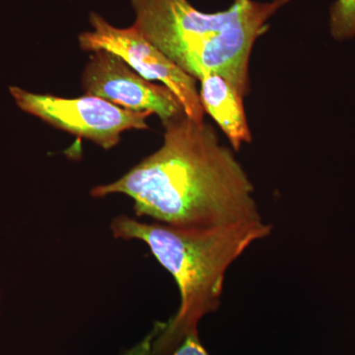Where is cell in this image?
<instances>
[{"label":"cell","mask_w":355,"mask_h":355,"mask_svg":"<svg viewBox=\"0 0 355 355\" xmlns=\"http://www.w3.org/2000/svg\"><path fill=\"white\" fill-rule=\"evenodd\" d=\"M133 27L195 79L216 74L243 98L249 93V64L268 19L291 0H235L230 8L205 13L188 0H130Z\"/></svg>","instance_id":"obj_3"},{"label":"cell","mask_w":355,"mask_h":355,"mask_svg":"<svg viewBox=\"0 0 355 355\" xmlns=\"http://www.w3.org/2000/svg\"><path fill=\"white\" fill-rule=\"evenodd\" d=\"M200 103L225 133L235 150L252 141L241 95L223 77L209 74L200 79Z\"/></svg>","instance_id":"obj_7"},{"label":"cell","mask_w":355,"mask_h":355,"mask_svg":"<svg viewBox=\"0 0 355 355\" xmlns=\"http://www.w3.org/2000/svg\"><path fill=\"white\" fill-rule=\"evenodd\" d=\"M331 34L338 41L355 37V0H336L330 11Z\"/></svg>","instance_id":"obj_8"},{"label":"cell","mask_w":355,"mask_h":355,"mask_svg":"<svg viewBox=\"0 0 355 355\" xmlns=\"http://www.w3.org/2000/svg\"><path fill=\"white\" fill-rule=\"evenodd\" d=\"M92 31L79 36L84 51L105 50L116 53L147 80L160 81L181 103L187 116L203 123L205 110L193 76L180 69L137 28H118L97 13H91Z\"/></svg>","instance_id":"obj_5"},{"label":"cell","mask_w":355,"mask_h":355,"mask_svg":"<svg viewBox=\"0 0 355 355\" xmlns=\"http://www.w3.org/2000/svg\"><path fill=\"white\" fill-rule=\"evenodd\" d=\"M116 239L139 240L176 280L179 309L159 322L153 355H171L200 320L218 309L229 266L248 248L270 235L263 220L212 228H180L159 222H142L118 216L110 223Z\"/></svg>","instance_id":"obj_2"},{"label":"cell","mask_w":355,"mask_h":355,"mask_svg":"<svg viewBox=\"0 0 355 355\" xmlns=\"http://www.w3.org/2000/svg\"><path fill=\"white\" fill-rule=\"evenodd\" d=\"M164 142L113 183L90 191L133 200L137 217L180 228H212L263 220L254 186L209 123L180 116L164 123Z\"/></svg>","instance_id":"obj_1"},{"label":"cell","mask_w":355,"mask_h":355,"mask_svg":"<svg viewBox=\"0 0 355 355\" xmlns=\"http://www.w3.org/2000/svg\"><path fill=\"white\" fill-rule=\"evenodd\" d=\"M81 83L86 95L132 111L151 112L157 114L163 125L186 114L169 88L151 83L112 51H93Z\"/></svg>","instance_id":"obj_6"},{"label":"cell","mask_w":355,"mask_h":355,"mask_svg":"<svg viewBox=\"0 0 355 355\" xmlns=\"http://www.w3.org/2000/svg\"><path fill=\"white\" fill-rule=\"evenodd\" d=\"M159 330L158 322L154 324L153 330L150 333L147 334L146 338L137 343V345L128 349L127 352H125L123 355H153V345L154 338L157 335Z\"/></svg>","instance_id":"obj_10"},{"label":"cell","mask_w":355,"mask_h":355,"mask_svg":"<svg viewBox=\"0 0 355 355\" xmlns=\"http://www.w3.org/2000/svg\"><path fill=\"white\" fill-rule=\"evenodd\" d=\"M16 104L26 113L51 127L83 137L109 150L121 141V132L147 130L149 111H132L95 96L62 98L37 94L12 86L9 89Z\"/></svg>","instance_id":"obj_4"},{"label":"cell","mask_w":355,"mask_h":355,"mask_svg":"<svg viewBox=\"0 0 355 355\" xmlns=\"http://www.w3.org/2000/svg\"><path fill=\"white\" fill-rule=\"evenodd\" d=\"M171 355H210L200 342L198 331L190 334Z\"/></svg>","instance_id":"obj_9"}]
</instances>
